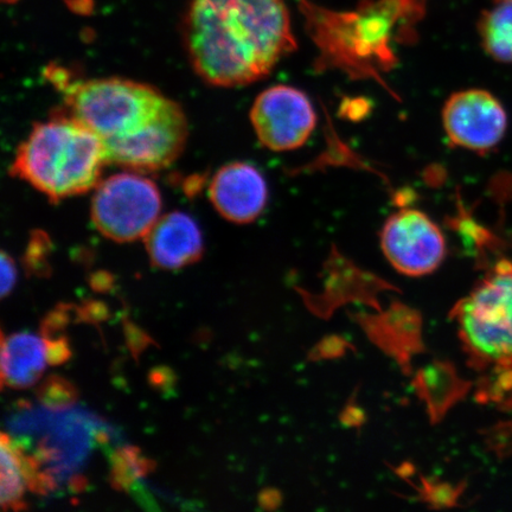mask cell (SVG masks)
I'll list each match as a JSON object with an SVG mask.
<instances>
[{
  "instance_id": "1",
  "label": "cell",
  "mask_w": 512,
  "mask_h": 512,
  "mask_svg": "<svg viewBox=\"0 0 512 512\" xmlns=\"http://www.w3.org/2000/svg\"><path fill=\"white\" fill-rule=\"evenodd\" d=\"M183 38L197 75L227 88L264 79L297 47L284 0H190Z\"/></svg>"
},
{
  "instance_id": "2",
  "label": "cell",
  "mask_w": 512,
  "mask_h": 512,
  "mask_svg": "<svg viewBox=\"0 0 512 512\" xmlns=\"http://www.w3.org/2000/svg\"><path fill=\"white\" fill-rule=\"evenodd\" d=\"M106 163L100 138L72 115H60L32 128L11 174L57 202L98 187Z\"/></svg>"
},
{
  "instance_id": "3",
  "label": "cell",
  "mask_w": 512,
  "mask_h": 512,
  "mask_svg": "<svg viewBox=\"0 0 512 512\" xmlns=\"http://www.w3.org/2000/svg\"><path fill=\"white\" fill-rule=\"evenodd\" d=\"M299 3L324 57L343 66L392 60L393 43L408 38L425 10V0H363L351 11Z\"/></svg>"
},
{
  "instance_id": "4",
  "label": "cell",
  "mask_w": 512,
  "mask_h": 512,
  "mask_svg": "<svg viewBox=\"0 0 512 512\" xmlns=\"http://www.w3.org/2000/svg\"><path fill=\"white\" fill-rule=\"evenodd\" d=\"M61 79L55 85L60 86L69 115L100 138L106 153L142 136L172 102L156 88L137 81Z\"/></svg>"
},
{
  "instance_id": "5",
  "label": "cell",
  "mask_w": 512,
  "mask_h": 512,
  "mask_svg": "<svg viewBox=\"0 0 512 512\" xmlns=\"http://www.w3.org/2000/svg\"><path fill=\"white\" fill-rule=\"evenodd\" d=\"M459 336L478 366L512 364V261L497 262L454 312Z\"/></svg>"
},
{
  "instance_id": "6",
  "label": "cell",
  "mask_w": 512,
  "mask_h": 512,
  "mask_svg": "<svg viewBox=\"0 0 512 512\" xmlns=\"http://www.w3.org/2000/svg\"><path fill=\"white\" fill-rule=\"evenodd\" d=\"M157 185L140 172H123L98 184L92 220L106 238L117 242L145 239L162 213Z\"/></svg>"
},
{
  "instance_id": "7",
  "label": "cell",
  "mask_w": 512,
  "mask_h": 512,
  "mask_svg": "<svg viewBox=\"0 0 512 512\" xmlns=\"http://www.w3.org/2000/svg\"><path fill=\"white\" fill-rule=\"evenodd\" d=\"M381 248L389 264L408 277L433 273L446 256L443 232L418 209H402L388 217L381 230Z\"/></svg>"
},
{
  "instance_id": "8",
  "label": "cell",
  "mask_w": 512,
  "mask_h": 512,
  "mask_svg": "<svg viewBox=\"0 0 512 512\" xmlns=\"http://www.w3.org/2000/svg\"><path fill=\"white\" fill-rule=\"evenodd\" d=\"M251 121L259 142L274 152L299 149L311 137L317 114L307 95L299 89L278 85L255 99Z\"/></svg>"
},
{
  "instance_id": "9",
  "label": "cell",
  "mask_w": 512,
  "mask_h": 512,
  "mask_svg": "<svg viewBox=\"0 0 512 512\" xmlns=\"http://www.w3.org/2000/svg\"><path fill=\"white\" fill-rule=\"evenodd\" d=\"M443 125L454 146L486 153L502 142L508 117L495 95L484 89H466L454 93L446 101Z\"/></svg>"
},
{
  "instance_id": "10",
  "label": "cell",
  "mask_w": 512,
  "mask_h": 512,
  "mask_svg": "<svg viewBox=\"0 0 512 512\" xmlns=\"http://www.w3.org/2000/svg\"><path fill=\"white\" fill-rule=\"evenodd\" d=\"M209 198L224 219L239 224L251 223L266 208V179L251 164L230 163L211 179Z\"/></svg>"
},
{
  "instance_id": "11",
  "label": "cell",
  "mask_w": 512,
  "mask_h": 512,
  "mask_svg": "<svg viewBox=\"0 0 512 512\" xmlns=\"http://www.w3.org/2000/svg\"><path fill=\"white\" fill-rule=\"evenodd\" d=\"M153 266L179 270L195 264L203 254V236L192 217L182 211L160 216L145 236Z\"/></svg>"
},
{
  "instance_id": "12",
  "label": "cell",
  "mask_w": 512,
  "mask_h": 512,
  "mask_svg": "<svg viewBox=\"0 0 512 512\" xmlns=\"http://www.w3.org/2000/svg\"><path fill=\"white\" fill-rule=\"evenodd\" d=\"M48 362L46 341L28 332L2 339V382L12 389H25L41 379Z\"/></svg>"
},
{
  "instance_id": "13",
  "label": "cell",
  "mask_w": 512,
  "mask_h": 512,
  "mask_svg": "<svg viewBox=\"0 0 512 512\" xmlns=\"http://www.w3.org/2000/svg\"><path fill=\"white\" fill-rule=\"evenodd\" d=\"M478 31L486 54L512 64V0H496L494 8L480 17Z\"/></svg>"
},
{
  "instance_id": "14",
  "label": "cell",
  "mask_w": 512,
  "mask_h": 512,
  "mask_svg": "<svg viewBox=\"0 0 512 512\" xmlns=\"http://www.w3.org/2000/svg\"><path fill=\"white\" fill-rule=\"evenodd\" d=\"M2 473H0V503L4 510L25 509L23 496L25 480L21 454L18 445L11 440L9 435H2Z\"/></svg>"
},
{
  "instance_id": "15",
  "label": "cell",
  "mask_w": 512,
  "mask_h": 512,
  "mask_svg": "<svg viewBox=\"0 0 512 512\" xmlns=\"http://www.w3.org/2000/svg\"><path fill=\"white\" fill-rule=\"evenodd\" d=\"M151 465L150 460L144 458L137 448H123L113 457V484L117 488L127 489L134 480L146 475L152 469Z\"/></svg>"
},
{
  "instance_id": "16",
  "label": "cell",
  "mask_w": 512,
  "mask_h": 512,
  "mask_svg": "<svg viewBox=\"0 0 512 512\" xmlns=\"http://www.w3.org/2000/svg\"><path fill=\"white\" fill-rule=\"evenodd\" d=\"M38 399L51 409L73 406L78 400V390L72 383L60 376H50L37 390Z\"/></svg>"
},
{
  "instance_id": "17",
  "label": "cell",
  "mask_w": 512,
  "mask_h": 512,
  "mask_svg": "<svg viewBox=\"0 0 512 512\" xmlns=\"http://www.w3.org/2000/svg\"><path fill=\"white\" fill-rule=\"evenodd\" d=\"M495 381L492 384L491 399L501 402L512 413V364L509 367L495 369ZM503 446L505 453H512V419L503 424Z\"/></svg>"
},
{
  "instance_id": "18",
  "label": "cell",
  "mask_w": 512,
  "mask_h": 512,
  "mask_svg": "<svg viewBox=\"0 0 512 512\" xmlns=\"http://www.w3.org/2000/svg\"><path fill=\"white\" fill-rule=\"evenodd\" d=\"M48 240L43 238H36L31 241L28 249V262L27 265L31 271L38 274L47 273L46 258L44 254L48 253Z\"/></svg>"
},
{
  "instance_id": "19",
  "label": "cell",
  "mask_w": 512,
  "mask_h": 512,
  "mask_svg": "<svg viewBox=\"0 0 512 512\" xmlns=\"http://www.w3.org/2000/svg\"><path fill=\"white\" fill-rule=\"evenodd\" d=\"M47 356L50 364H61L69 360L70 352L66 337L46 338Z\"/></svg>"
},
{
  "instance_id": "20",
  "label": "cell",
  "mask_w": 512,
  "mask_h": 512,
  "mask_svg": "<svg viewBox=\"0 0 512 512\" xmlns=\"http://www.w3.org/2000/svg\"><path fill=\"white\" fill-rule=\"evenodd\" d=\"M17 280V270L14 260L5 252L2 253V297L14 290Z\"/></svg>"
},
{
  "instance_id": "21",
  "label": "cell",
  "mask_w": 512,
  "mask_h": 512,
  "mask_svg": "<svg viewBox=\"0 0 512 512\" xmlns=\"http://www.w3.org/2000/svg\"><path fill=\"white\" fill-rule=\"evenodd\" d=\"M85 313L87 318H92L93 320L104 319L105 318V306L101 304H91L87 306V310L85 307Z\"/></svg>"
}]
</instances>
